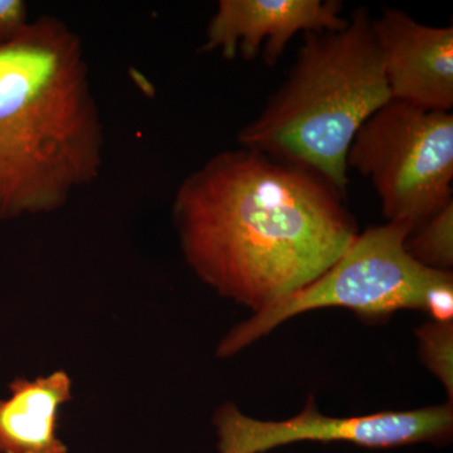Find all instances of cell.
I'll return each instance as SVG.
<instances>
[{
  "label": "cell",
  "instance_id": "1",
  "mask_svg": "<svg viewBox=\"0 0 453 453\" xmlns=\"http://www.w3.org/2000/svg\"><path fill=\"white\" fill-rule=\"evenodd\" d=\"M342 198L308 169L241 148L186 178L173 217L196 275L259 311L347 252L357 234Z\"/></svg>",
  "mask_w": 453,
  "mask_h": 453
},
{
  "label": "cell",
  "instance_id": "2",
  "mask_svg": "<svg viewBox=\"0 0 453 453\" xmlns=\"http://www.w3.org/2000/svg\"><path fill=\"white\" fill-rule=\"evenodd\" d=\"M103 150L81 40L42 16L0 44V220L64 207L98 177Z\"/></svg>",
  "mask_w": 453,
  "mask_h": 453
},
{
  "label": "cell",
  "instance_id": "3",
  "mask_svg": "<svg viewBox=\"0 0 453 453\" xmlns=\"http://www.w3.org/2000/svg\"><path fill=\"white\" fill-rule=\"evenodd\" d=\"M372 22L357 8L342 31L305 33L288 79L241 130L242 148L308 169L345 196L351 142L392 100Z\"/></svg>",
  "mask_w": 453,
  "mask_h": 453
},
{
  "label": "cell",
  "instance_id": "4",
  "mask_svg": "<svg viewBox=\"0 0 453 453\" xmlns=\"http://www.w3.org/2000/svg\"><path fill=\"white\" fill-rule=\"evenodd\" d=\"M413 229L411 223L388 222L357 235L323 276L259 310L229 334L219 347L220 356L237 353L282 321L310 310L338 306L372 318L425 309L428 292L452 279V273L425 266L408 253L405 242Z\"/></svg>",
  "mask_w": 453,
  "mask_h": 453
},
{
  "label": "cell",
  "instance_id": "5",
  "mask_svg": "<svg viewBox=\"0 0 453 453\" xmlns=\"http://www.w3.org/2000/svg\"><path fill=\"white\" fill-rule=\"evenodd\" d=\"M347 165L372 181L389 222L416 228L452 202V112L390 100L357 130Z\"/></svg>",
  "mask_w": 453,
  "mask_h": 453
},
{
  "label": "cell",
  "instance_id": "6",
  "mask_svg": "<svg viewBox=\"0 0 453 453\" xmlns=\"http://www.w3.org/2000/svg\"><path fill=\"white\" fill-rule=\"evenodd\" d=\"M220 453H264L300 441L356 443L371 449L440 442L452 432V408L434 407L410 412H383L335 418L316 411L310 401L303 412L282 422H264L243 416L234 405L217 413Z\"/></svg>",
  "mask_w": 453,
  "mask_h": 453
},
{
  "label": "cell",
  "instance_id": "7",
  "mask_svg": "<svg viewBox=\"0 0 453 453\" xmlns=\"http://www.w3.org/2000/svg\"><path fill=\"white\" fill-rule=\"evenodd\" d=\"M390 98L432 111L453 107V28L384 9L372 22Z\"/></svg>",
  "mask_w": 453,
  "mask_h": 453
},
{
  "label": "cell",
  "instance_id": "8",
  "mask_svg": "<svg viewBox=\"0 0 453 453\" xmlns=\"http://www.w3.org/2000/svg\"><path fill=\"white\" fill-rule=\"evenodd\" d=\"M342 9L336 0H220L202 50H219L228 59L262 53L273 65L297 33L344 29L349 19Z\"/></svg>",
  "mask_w": 453,
  "mask_h": 453
},
{
  "label": "cell",
  "instance_id": "9",
  "mask_svg": "<svg viewBox=\"0 0 453 453\" xmlns=\"http://www.w3.org/2000/svg\"><path fill=\"white\" fill-rule=\"evenodd\" d=\"M70 399L65 372L14 380L11 396L0 399V453H67L56 434L59 407Z\"/></svg>",
  "mask_w": 453,
  "mask_h": 453
},
{
  "label": "cell",
  "instance_id": "10",
  "mask_svg": "<svg viewBox=\"0 0 453 453\" xmlns=\"http://www.w3.org/2000/svg\"><path fill=\"white\" fill-rule=\"evenodd\" d=\"M413 231L418 234L405 242L408 253L425 266L449 271L453 265V201Z\"/></svg>",
  "mask_w": 453,
  "mask_h": 453
},
{
  "label": "cell",
  "instance_id": "11",
  "mask_svg": "<svg viewBox=\"0 0 453 453\" xmlns=\"http://www.w3.org/2000/svg\"><path fill=\"white\" fill-rule=\"evenodd\" d=\"M421 351L426 365L437 375L452 395L453 329L451 323L426 325L418 330Z\"/></svg>",
  "mask_w": 453,
  "mask_h": 453
},
{
  "label": "cell",
  "instance_id": "12",
  "mask_svg": "<svg viewBox=\"0 0 453 453\" xmlns=\"http://www.w3.org/2000/svg\"><path fill=\"white\" fill-rule=\"evenodd\" d=\"M28 25L25 2L0 0V44L16 40Z\"/></svg>",
  "mask_w": 453,
  "mask_h": 453
},
{
  "label": "cell",
  "instance_id": "13",
  "mask_svg": "<svg viewBox=\"0 0 453 453\" xmlns=\"http://www.w3.org/2000/svg\"><path fill=\"white\" fill-rule=\"evenodd\" d=\"M425 310L437 323H451L453 316V279L438 283L428 292Z\"/></svg>",
  "mask_w": 453,
  "mask_h": 453
}]
</instances>
